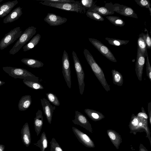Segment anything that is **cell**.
Listing matches in <instances>:
<instances>
[{
  "mask_svg": "<svg viewBox=\"0 0 151 151\" xmlns=\"http://www.w3.org/2000/svg\"><path fill=\"white\" fill-rule=\"evenodd\" d=\"M88 11L93 12L101 15L105 16L113 14L112 12L104 7L96 6Z\"/></svg>",
  "mask_w": 151,
  "mask_h": 151,
  "instance_id": "28",
  "label": "cell"
},
{
  "mask_svg": "<svg viewBox=\"0 0 151 151\" xmlns=\"http://www.w3.org/2000/svg\"><path fill=\"white\" fill-rule=\"evenodd\" d=\"M62 73L67 86L71 87V81L70 60L67 52L64 50L62 58Z\"/></svg>",
  "mask_w": 151,
  "mask_h": 151,
  "instance_id": "9",
  "label": "cell"
},
{
  "mask_svg": "<svg viewBox=\"0 0 151 151\" xmlns=\"http://www.w3.org/2000/svg\"><path fill=\"white\" fill-rule=\"evenodd\" d=\"M23 63L32 68H40L44 66V63L37 60L30 58H24L21 60Z\"/></svg>",
  "mask_w": 151,
  "mask_h": 151,
  "instance_id": "23",
  "label": "cell"
},
{
  "mask_svg": "<svg viewBox=\"0 0 151 151\" xmlns=\"http://www.w3.org/2000/svg\"><path fill=\"white\" fill-rule=\"evenodd\" d=\"M86 15L87 17L97 21H103L104 20L102 16L93 12L87 11Z\"/></svg>",
  "mask_w": 151,
  "mask_h": 151,
  "instance_id": "33",
  "label": "cell"
},
{
  "mask_svg": "<svg viewBox=\"0 0 151 151\" xmlns=\"http://www.w3.org/2000/svg\"><path fill=\"white\" fill-rule=\"evenodd\" d=\"M113 84L118 86H122L123 84V76L121 73L115 69L111 70Z\"/></svg>",
  "mask_w": 151,
  "mask_h": 151,
  "instance_id": "25",
  "label": "cell"
},
{
  "mask_svg": "<svg viewBox=\"0 0 151 151\" xmlns=\"http://www.w3.org/2000/svg\"><path fill=\"white\" fill-rule=\"evenodd\" d=\"M5 83V82L0 80V86Z\"/></svg>",
  "mask_w": 151,
  "mask_h": 151,
  "instance_id": "44",
  "label": "cell"
},
{
  "mask_svg": "<svg viewBox=\"0 0 151 151\" xmlns=\"http://www.w3.org/2000/svg\"><path fill=\"white\" fill-rule=\"evenodd\" d=\"M24 83L27 86L35 90H42L44 89L42 85L38 81H30L23 79Z\"/></svg>",
  "mask_w": 151,
  "mask_h": 151,
  "instance_id": "27",
  "label": "cell"
},
{
  "mask_svg": "<svg viewBox=\"0 0 151 151\" xmlns=\"http://www.w3.org/2000/svg\"><path fill=\"white\" fill-rule=\"evenodd\" d=\"M136 3L140 6L148 9L151 16V4L148 0H135Z\"/></svg>",
  "mask_w": 151,
  "mask_h": 151,
  "instance_id": "36",
  "label": "cell"
},
{
  "mask_svg": "<svg viewBox=\"0 0 151 151\" xmlns=\"http://www.w3.org/2000/svg\"><path fill=\"white\" fill-rule=\"evenodd\" d=\"M41 37V35L39 34H37L33 37L28 43L23 47V51L25 52L34 47L39 43Z\"/></svg>",
  "mask_w": 151,
  "mask_h": 151,
  "instance_id": "24",
  "label": "cell"
},
{
  "mask_svg": "<svg viewBox=\"0 0 151 151\" xmlns=\"http://www.w3.org/2000/svg\"><path fill=\"white\" fill-rule=\"evenodd\" d=\"M113 11L124 16L138 18L135 12L131 8L118 4H114Z\"/></svg>",
  "mask_w": 151,
  "mask_h": 151,
  "instance_id": "13",
  "label": "cell"
},
{
  "mask_svg": "<svg viewBox=\"0 0 151 151\" xmlns=\"http://www.w3.org/2000/svg\"><path fill=\"white\" fill-rule=\"evenodd\" d=\"M32 104V98L30 95L23 96L20 99L18 104V109L21 111L27 110Z\"/></svg>",
  "mask_w": 151,
  "mask_h": 151,
  "instance_id": "21",
  "label": "cell"
},
{
  "mask_svg": "<svg viewBox=\"0 0 151 151\" xmlns=\"http://www.w3.org/2000/svg\"><path fill=\"white\" fill-rule=\"evenodd\" d=\"M146 75L148 78L151 82V67L149 62V57L147 53L146 54Z\"/></svg>",
  "mask_w": 151,
  "mask_h": 151,
  "instance_id": "37",
  "label": "cell"
},
{
  "mask_svg": "<svg viewBox=\"0 0 151 151\" xmlns=\"http://www.w3.org/2000/svg\"><path fill=\"white\" fill-rule=\"evenodd\" d=\"M106 18L115 26L121 27L123 26L125 24L124 21L118 17L109 16L106 17Z\"/></svg>",
  "mask_w": 151,
  "mask_h": 151,
  "instance_id": "29",
  "label": "cell"
},
{
  "mask_svg": "<svg viewBox=\"0 0 151 151\" xmlns=\"http://www.w3.org/2000/svg\"><path fill=\"white\" fill-rule=\"evenodd\" d=\"M93 2L92 0H82L81 1V3L84 6L90 8Z\"/></svg>",
  "mask_w": 151,
  "mask_h": 151,
  "instance_id": "39",
  "label": "cell"
},
{
  "mask_svg": "<svg viewBox=\"0 0 151 151\" xmlns=\"http://www.w3.org/2000/svg\"><path fill=\"white\" fill-rule=\"evenodd\" d=\"M50 151H63L62 149L54 138H52L50 142Z\"/></svg>",
  "mask_w": 151,
  "mask_h": 151,
  "instance_id": "35",
  "label": "cell"
},
{
  "mask_svg": "<svg viewBox=\"0 0 151 151\" xmlns=\"http://www.w3.org/2000/svg\"><path fill=\"white\" fill-rule=\"evenodd\" d=\"M137 47L140 50L143 55L145 58L147 53L146 43L142 38L139 36L137 40Z\"/></svg>",
  "mask_w": 151,
  "mask_h": 151,
  "instance_id": "30",
  "label": "cell"
},
{
  "mask_svg": "<svg viewBox=\"0 0 151 151\" xmlns=\"http://www.w3.org/2000/svg\"><path fill=\"white\" fill-rule=\"evenodd\" d=\"M105 40L108 41L109 44L114 46H119L126 45L129 42L128 40H122L108 37L105 38Z\"/></svg>",
  "mask_w": 151,
  "mask_h": 151,
  "instance_id": "31",
  "label": "cell"
},
{
  "mask_svg": "<svg viewBox=\"0 0 151 151\" xmlns=\"http://www.w3.org/2000/svg\"><path fill=\"white\" fill-rule=\"evenodd\" d=\"M88 39L90 42L103 55L111 61L116 62V60L114 55L107 47L97 39L92 38Z\"/></svg>",
  "mask_w": 151,
  "mask_h": 151,
  "instance_id": "8",
  "label": "cell"
},
{
  "mask_svg": "<svg viewBox=\"0 0 151 151\" xmlns=\"http://www.w3.org/2000/svg\"><path fill=\"white\" fill-rule=\"evenodd\" d=\"M3 0H0V6L1 5V3L2 1H3Z\"/></svg>",
  "mask_w": 151,
  "mask_h": 151,
  "instance_id": "45",
  "label": "cell"
},
{
  "mask_svg": "<svg viewBox=\"0 0 151 151\" xmlns=\"http://www.w3.org/2000/svg\"><path fill=\"white\" fill-rule=\"evenodd\" d=\"M130 133L135 135L138 132H145L146 134V137H147L151 145L150 132L148 126V120L138 117L132 114L129 125Z\"/></svg>",
  "mask_w": 151,
  "mask_h": 151,
  "instance_id": "2",
  "label": "cell"
},
{
  "mask_svg": "<svg viewBox=\"0 0 151 151\" xmlns=\"http://www.w3.org/2000/svg\"><path fill=\"white\" fill-rule=\"evenodd\" d=\"M145 62V58L143 55L140 50L137 47L135 71L138 79L140 81H141L142 80Z\"/></svg>",
  "mask_w": 151,
  "mask_h": 151,
  "instance_id": "12",
  "label": "cell"
},
{
  "mask_svg": "<svg viewBox=\"0 0 151 151\" xmlns=\"http://www.w3.org/2000/svg\"><path fill=\"white\" fill-rule=\"evenodd\" d=\"M147 109L148 113L149 121L151 126V102L148 103Z\"/></svg>",
  "mask_w": 151,
  "mask_h": 151,
  "instance_id": "41",
  "label": "cell"
},
{
  "mask_svg": "<svg viewBox=\"0 0 151 151\" xmlns=\"http://www.w3.org/2000/svg\"><path fill=\"white\" fill-rule=\"evenodd\" d=\"M35 130L38 136L40 132L43 124V117L42 112L38 109L36 114L34 122Z\"/></svg>",
  "mask_w": 151,
  "mask_h": 151,
  "instance_id": "20",
  "label": "cell"
},
{
  "mask_svg": "<svg viewBox=\"0 0 151 151\" xmlns=\"http://www.w3.org/2000/svg\"><path fill=\"white\" fill-rule=\"evenodd\" d=\"M5 146L2 144H0V151H4Z\"/></svg>",
  "mask_w": 151,
  "mask_h": 151,
  "instance_id": "43",
  "label": "cell"
},
{
  "mask_svg": "<svg viewBox=\"0 0 151 151\" xmlns=\"http://www.w3.org/2000/svg\"><path fill=\"white\" fill-rule=\"evenodd\" d=\"M83 54L88 63L95 75L105 90L108 92L110 90V86L107 83L102 69L97 64L90 52L84 49Z\"/></svg>",
  "mask_w": 151,
  "mask_h": 151,
  "instance_id": "1",
  "label": "cell"
},
{
  "mask_svg": "<svg viewBox=\"0 0 151 151\" xmlns=\"http://www.w3.org/2000/svg\"><path fill=\"white\" fill-rule=\"evenodd\" d=\"M84 111L88 117L94 121H100L105 117L102 113L94 110L86 109H85Z\"/></svg>",
  "mask_w": 151,
  "mask_h": 151,
  "instance_id": "22",
  "label": "cell"
},
{
  "mask_svg": "<svg viewBox=\"0 0 151 151\" xmlns=\"http://www.w3.org/2000/svg\"><path fill=\"white\" fill-rule=\"evenodd\" d=\"M48 141L46 134L44 131L41 134L40 139L34 145L39 147L41 151H45L48 146Z\"/></svg>",
  "mask_w": 151,
  "mask_h": 151,
  "instance_id": "26",
  "label": "cell"
},
{
  "mask_svg": "<svg viewBox=\"0 0 151 151\" xmlns=\"http://www.w3.org/2000/svg\"><path fill=\"white\" fill-rule=\"evenodd\" d=\"M72 56L78 82L80 93L82 95L83 93L85 86L84 73L80 60L74 51H73L72 52Z\"/></svg>",
  "mask_w": 151,
  "mask_h": 151,
  "instance_id": "6",
  "label": "cell"
},
{
  "mask_svg": "<svg viewBox=\"0 0 151 151\" xmlns=\"http://www.w3.org/2000/svg\"><path fill=\"white\" fill-rule=\"evenodd\" d=\"M43 1H46L52 3H74L76 1L73 0H40Z\"/></svg>",
  "mask_w": 151,
  "mask_h": 151,
  "instance_id": "38",
  "label": "cell"
},
{
  "mask_svg": "<svg viewBox=\"0 0 151 151\" xmlns=\"http://www.w3.org/2000/svg\"><path fill=\"white\" fill-rule=\"evenodd\" d=\"M106 133L113 145L116 149H119L122 142L121 135L116 131L111 129L107 130Z\"/></svg>",
  "mask_w": 151,
  "mask_h": 151,
  "instance_id": "18",
  "label": "cell"
},
{
  "mask_svg": "<svg viewBox=\"0 0 151 151\" xmlns=\"http://www.w3.org/2000/svg\"><path fill=\"white\" fill-rule=\"evenodd\" d=\"M18 3V1L15 0L6 2L1 4L0 6V18L7 16Z\"/></svg>",
  "mask_w": 151,
  "mask_h": 151,
  "instance_id": "17",
  "label": "cell"
},
{
  "mask_svg": "<svg viewBox=\"0 0 151 151\" xmlns=\"http://www.w3.org/2000/svg\"><path fill=\"white\" fill-rule=\"evenodd\" d=\"M40 100L44 113L48 122L51 124L53 113L55 107L51 105L48 101L45 98L41 99Z\"/></svg>",
  "mask_w": 151,
  "mask_h": 151,
  "instance_id": "15",
  "label": "cell"
},
{
  "mask_svg": "<svg viewBox=\"0 0 151 151\" xmlns=\"http://www.w3.org/2000/svg\"><path fill=\"white\" fill-rule=\"evenodd\" d=\"M23 32L19 27L14 28L6 34L0 41V49L2 50L13 43L20 37Z\"/></svg>",
  "mask_w": 151,
  "mask_h": 151,
  "instance_id": "7",
  "label": "cell"
},
{
  "mask_svg": "<svg viewBox=\"0 0 151 151\" xmlns=\"http://www.w3.org/2000/svg\"><path fill=\"white\" fill-rule=\"evenodd\" d=\"M22 14V8L19 6L15 8L4 19V24L11 23L17 20Z\"/></svg>",
  "mask_w": 151,
  "mask_h": 151,
  "instance_id": "16",
  "label": "cell"
},
{
  "mask_svg": "<svg viewBox=\"0 0 151 151\" xmlns=\"http://www.w3.org/2000/svg\"><path fill=\"white\" fill-rule=\"evenodd\" d=\"M72 122L75 124L82 127L91 133L93 132L91 124L86 117L78 111H75L74 119L72 120Z\"/></svg>",
  "mask_w": 151,
  "mask_h": 151,
  "instance_id": "11",
  "label": "cell"
},
{
  "mask_svg": "<svg viewBox=\"0 0 151 151\" xmlns=\"http://www.w3.org/2000/svg\"><path fill=\"white\" fill-rule=\"evenodd\" d=\"M145 31L147 32L146 34L143 33L140 34L139 36L142 37L144 40L146 45L147 48H151V38L148 33V31L146 28Z\"/></svg>",
  "mask_w": 151,
  "mask_h": 151,
  "instance_id": "34",
  "label": "cell"
},
{
  "mask_svg": "<svg viewBox=\"0 0 151 151\" xmlns=\"http://www.w3.org/2000/svg\"><path fill=\"white\" fill-rule=\"evenodd\" d=\"M142 112H139L136 116L138 117L143 118L146 119L148 120V116L146 113L144 108L142 107L141 108Z\"/></svg>",
  "mask_w": 151,
  "mask_h": 151,
  "instance_id": "40",
  "label": "cell"
},
{
  "mask_svg": "<svg viewBox=\"0 0 151 151\" xmlns=\"http://www.w3.org/2000/svg\"><path fill=\"white\" fill-rule=\"evenodd\" d=\"M44 20L50 26L60 25L66 22L67 19L52 13H48Z\"/></svg>",
  "mask_w": 151,
  "mask_h": 151,
  "instance_id": "14",
  "label": "cell"
},
{
  "mask_svg": "<svg viewBox=\"0 0 151 151\" xmlns=\"http://www.w3.org/2000/svg\"><path fill=\"white\" fill-rule=\"evenodd\" d=\"M42 5L62 10L81 13L84 10L81 2L76 1L74 3H52L46 1L40 2Z\"/></svg>",
  "mask_w": 151,
  "mask_h": 151,
  "instance_id": "5",
  "label": "cell"
},
{
  "mask_svg": "<svg viewBox=\"0 0 151 151\" xmlns=\"http://www.w3.org/2000/svg\"><path fill=\"white\" fill-rule=\"evenodd\" d=\"M2 69L9 76L15 79L19 78L38 81L39 77L26 69L10 66L3 67Z\"/></svg>",
  "mask_w": 151,
  "mask_h": 151,
  "instance_id": "3",
  "label": "cell"
},
{
  "mask_svg": "<svg viewBox=\"0 0 151 151\" xmlns=\"http://www.w3.org/2000/svg\"><path fill=\"white\" fill-rule=\"evenodd\" d=\"M36 29V27L33 26H30L27 28L10 50L9 54L14 55L37 32Z\"/></svg>",
  "mask_w": 151,
  "mask_h": 151,
  "instance_id": "4",
  "label": "cell"
},
{
  "mask_svg": "<svg viewBox=\"0 0 151 151\" xmlns=\"http://www.w3.org/2000/svg\"><path fill=\"white\" fill-rule=\"evenodd\" d=\"M72 129L78 140L83 145L89 148L95 147L93 142L87 134L73 127H72Z\"/></svg>",
  "mask_w": 151,
  "mask_h": 151,
  "instance_id": "10",
  "label": "cell"
},
{
  "mask_svg": "<svg viewBox=\"0 0 151 151\" xmlns=\"http://www.w3.org/2000/svg\"><path fill=\"white\" fill-rule=\"evenodd\" d=\"M139 151H148L142 144H140L139 147Z\"/></svg>",
  "mask_w": 151,
  "mask_h": 151,
  "instance_id": "42",
  "label": "cell"
},
{
  "mask_svg": "<svg viewBox=\"0 0 151 151\" xmlns=\"http://www.w3.org/2000/svg\"><path fill=\"white\" fill-rule=\"evenodd\" d=\"M46 95L48 100L54 105L57 106L60 105V102L55 94L51 92H48L46 93Z\"/></svg>",
  "mask_w": 151,
  "mask_h": 151,
  "instance_id": "32",
  "label": "cell"
},
{
  "mask_svg": "<svg viewBox=\"0 0 151 151\" xmlns=\"http://www.w3.org/2000/svg\"><path fill=\"white\" fill-rule=\"evenodd\" d=\"M21 138L24 144L28 147L31 142L30 132L28 124L27 122L23 126L21 130Z\"/></svg>",
  "mask_w": 151,
  "mask_h": 151,
  "instance_id": "19",
  "label": "cell"
}]
</instances>
